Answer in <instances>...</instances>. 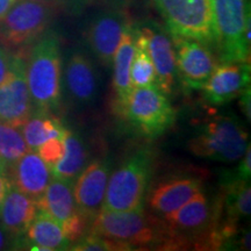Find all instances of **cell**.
Masks as SVG:
<instances>
[{
  "mask_svg": "<svg viewBox=\"0 0 251 251\" xmlns=\"http://www.w3.org/2000/svg\"><path fill=\"white\" fill-rule=\"evenodd\" d=\"M21 131L28 148L36 150L47 141L64 137L67 128H64L61 120L51 115V113L37 111L35 115L31 114L25 122Z\"/></svg>",
  "mask_w": 251,
  "mask_h": 251,
  "instance_id": "24",
  "label": "cell"
},
{
  "mask_svg": "<svg viewBox=\"0 0 251 251\" xmlns=\"http://www.w3.org/2000/svg\"><path fill=\"white\" fill-rule=\"evenodd\" d=\"M251 175V150L250 144L244 152V155L241 158V162L235 170V175L231 178L235 179H243V180H250Z\"/></svg>",
  "mask_w": 251,
  "mask_h": 251,
  "instance_id": "30",
  "label": "cell"
},
{
  "mask_svg": "<svg viewBox=\"0 0 251 251\" xmlns=\"http://www.w3.org/2000/svg\"><path fill=\"white\" fill-rule=\"evenodd\" d=\"M221 62L250 63V0H213Z\"/></svg>",
  "mask_w": 251,
  "mask_h": 251,
  "instance_id": "4",
  "label": "cell"
},
{
  "mask_svg": "<svg viewBox=\"0 0 251 251\" xmlns=\"http://www.w3.org/2000/svg\"><path fill=\"white\" fill-rule=\"evenodd\" d=\"M137 2L141 7H149L150 5H152V0H130V2Z\"/></svg>",
  "mask_w": 251,
  "mask_h": 251,
  "instance_id": "37",
  "label": "cell"
},
{
  "mask_svg": "<svg viewBox=\"0 0 251 251\" xmlns=\"http://www.w3.org/2000/svg\"><path fill=\"white\" fill-rule=\"evenodd\" d=\"M18 0H0V20L5 17V14L9 11Z\"/></svg>",
  "mask_w": 251,
  "mask_h": 251,
  "instance_id": "35",
  "label": "cell"
},
{
  "mask_svg": "<svg viewBox=\"0 0 251 251\" xmlns=\"http://www.w3.org/2000/svg\"><path fill=\"white\" fill-rule=\"evenodd\" d=\"M11 238L13 237L5 230V228L0 224V250H4L8 246H12Z\"/></svg>",
  "mask_w": 251,
  "mask_h": 251,
  "instance_id": "34",
  "label": "cell"
},
{
  "mask_svg": "<svg viewBox=\"0 0 251 251\" xmlns=\"http://www.w3.org/2000/svg\"><path fill=\"white\" fill-rule=\"evenodd\" d=\"M119 115L150 139L161 136L176 121L174 106L157 85L134 87Z\"/></svg>",
  "mask_w": 251,
  "mask_h": 251,
  "instance_id": "6",
  "label": "cell"
},
{
  "mask_svg": "<svg viewBox=\"0 0 251 251\" xmlns=\"http://www.w3.org/2000/svg\"><path fill=\"white\" fill-rule=\"evenodd\" d=\"M35 1H40V2H46V4H50V5H52V2H54L55 0H35Z\"/></svg>",
  "mask_w": 251,
  "mask_h": 251,
  "instance_id": "38",
  "label": "cell"
},
{
  "mask_svg": "<svg viewBox=\"0 0 251 251\" xmlns=\"http://www.w3.org/2000/svg\"><path fill=\"white\" fill-rule=\"evenodd\" d=\"M39 208L35 200L12 184L0 208V224L14 238L15 244L26 234Z\"/></svg>",
  "mask_w": 251,
  "mask_h": 251,
  "instance_id": "20",
  "label": "cell"
},
{
  "mask_svg": "<svg viewBox=\"0 0 251 251\" xmlns=\"http://www.w3.org/2000/svg\"><path fill=\"white\" fill-rule=\"evenodd\" d=\"M225 211L227 213L226 222L238 225V221L247 219L251 213L250 180L229 178L226 180Z\"/></svg>",
  "mask_w": 251,
  "mask_h": 251,
  "instance_id": "25",
  "label": "cell"
},
{
  "mask_svg": "<svg viewBox=\"0 0 251 251\" xmlns=\"http://www.w3.org/2000/svg\"><path fill=\"white\" fill-rule=\"evenodd\" d=\"M64 137L61 139H51L47 141L37 148L35 151L39 153L41 158L47 163V165L51 169L52 165H55L64 151Z\"/></svg>",
  "mask_w": 251,
  "mask_h": 251,
  "instance_id": "29",
  "label": "cell"
},
{
  "mask_svg": "<svg viewBox=\"0 0 251 251\" xmlns=\"http://www.w3.org/2000/svg\"><path fill=\"white\" fill-rule=\"evenodd\" d=\"M54 9L35 0H18L0 20V43L7 49L24 48L45 34Z\"/></svg>",
  "mask_w": 251,
  "mask_h": 251,
  "instance_id": "8",
  "label": "cell"
},
{
  "mask_svg": "<svg viewBox=\"0 0 251 251\" xmlns=\"http://www.w3.org/2000/svg\"><path fill=\"white\" fill-rule=\"evenodd\" d=\"M249 135L234 115H216L199 127L188 143L194 156L212 161H240L249 146Z\"/></svg>",
  "mask_w": 251,
  "mask_h": 251,
  "instance_id": "3",
  "label": "cell"
},
{
  "mask_svg": "<svg viewBox=\"0 0 251 251\" xmlns=\"http://www.w3.org/2000/svg\"><path fill=\"white\" fill-rule=\"evenodd\" d=\"M106 1L112 6V8L121 9V11H125L126 7L130 4V0H106Z\"/></svg>",
  "mask_w": 251,
  "mask_h": 251,
  "instance_id": "36",
  "label": "cell"
},
{
  "mask_svg": "<svg viewBox=\"0 0 251 251\" xmlns=\"http://www.w3.org/2000/svg\"><path fill=\"white\" fill-rule=\"evenodd\" d=\"M17 246H27L31 250L55 251L69 249L70 242L58 222L47 213L39 211Z\"/></svg>",
  "mask_w": 251,
  "mask_h": 251,
  "instance_id": "22",
  "label": "cell"
},
{
  "mask_svg": "<svg viewBox=\"0 0 251 251\" xmlns=\"http://www.w3.org/2000/svg\"><path fill=\"white\" fill-rule=\"evenodd\" d=\"M74 183L52 177L45 193L37 200V208L56 220L70 243L83 236L89 222L76 205L74 197Z\"/></svg>",
  "mask_w": 251,
  "mask_h": 251,
  "instance_id": "9",
  "label": "cell"
},
{
  "mask_svg": "<svg viewBox=\"0 0 251 251\" xmlns=\"http://www.w3.org/2000/svg\"><path fill=\"white\" fill-rule=\"evenodd\" d=\"M109 174V163L96 159L87 164L75 180V201L87 222H92L102 208Z\"/></svg>",
  "mask_w": 251,
  "mask_h": 251,
  "instance_id": "14",
  "label": "cell"
},
{
  "mask_svg": "<svg viewBox=\"0 0 251 251\" xmlns=\"http://www.w3.org/2000/svg\"><path fill=\"white\" fill-rule=\"evenodd\" d=\"M163 226L147 216L143 208L111 211L101 208L92 221L91 233L134 247H148L163 240Z\"/></svg>",
  "mask_w": 251,
  "mask_h": 251,
  "instance_id": "7",
  "label": "cell"
},
{
  "mask_svg": "<svg viewBox=\"0 0 251 251\" xmlns=\"http://www.w3.org/2000/svg\"><path fill=\"white\" fill-rule=\"evenodd\" d=\"M249 62H222L216 64L202 87L203 98L214 106L225 105L250 87Z\"/></svg>",
  "mask_w": 251,
  "mask_h": 251,
  "instance_id": "13",
  "label": "cell"
},
{
  "mask_svg": "<svg viewBox=\"0 0 251 251\" xmlns=\"http://www.w3.org/2000/svg\"><path fill=\"white\" fill-rule=\"evenodd\" d=\"M139 29L146 36L147 48L156 71V85L164 93L170 94L178 80L171 34L156 23H149Z\"/></svg>",
  "mask_w": 251,
  "mask_h": 251,
  "instance_id": "15",
  "label": "cell"
},
{
  "mask_svg": "<svg viewBox=\"0 0 251 251\" xmlns=\"http://www.w3.org/2000/svg\"><path fill=\"white\" fill-rule=\"evenodd\" d=\"M28 150L21 128L0 121V164L9 168Z\"/></svg>",
  "mask_w": 251,
  "mask_h": 251,
  "instance_id": "27",
  "label": "cell"
},
{
  "mask_svg": "<svg viewBox=\"0 0 251 251\" xmlns=\"http://www.w3.org/2000/svg\"><path fill=\"white\" fill-rule=\"evenodd\" d=\"M171 39L178 79L185 89L201 90L216 67L212 51L199 41L178 35H171Z\"/></svg>",
  "mask_w": 251,
  "mask_h": 251,
  "instance_id": "11",
  "label": "cell"
},
{
  "mask_svg": "<svg viewBox=\"0 0 251 251\" xmlns=\"http://www.w3.org/2000/svg\"><path fill=\"white\" fill-rule=\"evenodd\" d=\"M213 212L215 213L209 199L200 191L180 208L165 214L164 225L170 235L168 246H171L172 241L178 240V237H183L184 235L202 234L214 220Z\"/></svg>",
  "mask_w": 251,
  "mask_h": 251,
  "instance_id": "16",
  "label": "cell"
},
{
  "mask_svg": "<svg viewBox=\"0 0 251 251\" xmlns=\"http://www.w3.org/2000/svg\"><path fill=\"white\" fill-rule=\"evenodd\" d=\"M31 114L27 59L21 54H13L7 75L0 83V121L21 128Z\"/></svg>",
  "mask_w": 251,
  "mask_h": 251,
  "instance_id": "10",
  "label": "cell"
},
{
  "mask_svg": "<svg viewBox=\"0 0 251 251\" xmlns=\"http://www.w3.org/2000/svg\"><path fill=\"white\" fill-rule=\"evenodd\" d=\"M12 57H13V54H11L7 48L0 47V83L4 80L5 76L7 75Z\"/></svg>",
  "mask_w": 251,
  "mask_h": 251,
  "instance_id": "32",
  "label": "cell"
},
{
  "mask_svg": "<svg viewBox=\"0 0 251 251\" xmlns=\"http://www.w3.org/2000/svg\"><path fill=\"white\" fill-rule=\"evenodd\" d=\"M152 170L151 150L142 148L128 156L109 176L102 208L122 212L143 208Z\"/></svg>",
  "mask_w": 251,
  "mask_h": 251,
  "instance_id": "2",
  "label": "cell"
},
{
  "mask_svg": "<svg viewBox=\"0 0 251 251\" xmlns=\"http://www.w3.org/2000/svg\"><path fill=\"white\" fill-rule=\"evenodd\" d=\"M199 178L179 176L162 181L153 188L149 198V205L157 214H168L180 208L201 191Z\"/></svg>",
  "mask_w": 251,
  "mask_h": 251,
  "instance_id": "19",
  "label": "cell"
},
{
  "mask_svg": "<svg viewBox=\"0 0 251 251\" xmlns=\"http://www.w3.org/2000/svg\"><path fill=\"white\" fill-rule=\"evenodd\" d=\"M130 23L127 13L112 8L99 12L87 27L86 39L91 51L105 67H111L125 28Z\"/></svg>",
  "mask_w": 251,
  "mask_h": 251,
  "instance_id": "12",
  "label": "cell"
},
{
  "mask_svg": "<svg viewBox=\"0 0 251 251\" xmlns=\"http://www.w3.org/2000/svg\"><path fill=\"white\" fill-rule=\"evenodd\" d=\"M12 186L11 178H9L7 168L5 165L0 164V208H1L2 202H4V199L7 194L8 190Z\"/></svg>",
  "mask_w": 251,
  "mask_h": 251,
  "instance_id": "31",
  "label": "cell"
},
{
  "mask_svg": "<svg viewBox=\"0 0 251 251\" xmlns=\"http://www.w3.org/2000/svg\"><path fill=\"white\" fill-rule=\"evenodd\" d=\"M76 244L71 248L74 251H115V250H131L127 244L109 240L101 235L90 233L86 236H81L76 241Z\"/></svg>",
  "mask_w": 251,
  "mask_h": 251,
  "instance_id": "28",
  "label": "cell"
},
{
  "mask_svg": "<svg viewBox=\"0 0 251 251\" xmlns=\"http://www.w3.org/2000/svg\"><path fill=\"white\" fill-rule=\"evenodd\" d=\"M27 83L37 111L58 109L62 97L61 46L56 34L41 36L27 59Z\"/></svg>",
  "mask_w": 251,
  "mask_h": 251,
  "instance_id": "1",
  "label": "cell"
},
{
  "mask_svg": "<svg viewBox=\"0 0 251 251\" xmlns=\"http://www.w3.org/2000/svg\"><path fill=\"white\" fill-rule=\"evenodd\" d=\"M137 28L129 23L122 33L121 41L113 57V90H114V108L119 114L133 90L130 83V65L135 51Z\"/></svg>",
  "mask_w": 251,
  "mask_h": 251,
  "instance_id": "21",
  "label": "cell"
},
{
  "mask_svg": "<svg viewBox=\"0 0 251 251\" xmlns=\"http://www.w3.org/2000/svg\"><path fill=\"white\" fill-rule=\"evenodd\" d=\"M171 35L215 46L216 31L213 0H152Z\"/></svg>",
  "mask_w": 251,
  "mask_h": 251,
  "instance_id": "5",
  "label": "cell"
},
{
  "mask_svg": "<svg viewBox=\"0 0 251 251\" xmlns=\"http://www.w3.org/2000/svg\"><path fill=\"white\" fill-rule=\"evenodd\" d=\"M241 107H242L244 114L248 118V120H250V87L244 91V92L241 94Z\"/></svg>",
  "mask_w": 251,
  "mask_h": 251,
  "instance_id": "33",
  "label": "cell"
},
{
  "mask_svg": "<svg viewBox=\"0 0 251 251\" xmlns=\"http://www.w3.org/2000/svg\"><path fill=\"white\" fill-rule=\"evenodd\" d=\"M130 83L131 87L156 85V71L150 57L147 40L142 31L137 28L135 51L130 65Z\"/></svg>",
  "mask_w": 251,
  "mask_h": 251,
  "instance_id": "26",
  "label": "cell"
},
{
  "mask_svg": "<svg viewBox=\"0 0 251 251\" xmlns=\"http://www.w3.org/2000/svg\"><path fill=\"white\" fill-rule=\"evenodd\" d=\"M12 184L35 201L42 197L51 180V170L35 150H28L7 168Z\"/></svg>",
  "mask_w": 251,
  "mask_h": 251,
  "instance_id": "17",
  "label": "cell"
},
{
  "mask_svg": "<svg viewBox=\"0 0 251 251\" xmlns=\"http://www.w3.org/2000/svg\"><path fill=\"white\" fill-rule=\"evenodd\" d=\"M65 86L71 98L80 105L97 100L99 79L93 62L83 52L76 51L69 57L64 71Z\"/></svg>",
  "mask_w": 251,
  "mask_h": 251,
  "instance_id": "18",
  "label": "cell"
},
{
  "mask_svg": "<svg viewBox=\"0 0 251 251\" xmlns=\"http://www.w3.org/2000/svg\"><path fill=\"white\" fill-rule=\"evenodd\" d=\"M63 141H64L63 155L50 170L52 177L75 181L87 165L89 150L79 135L70 129H67Z\"/></svg>",
  "mask_w": 251,
  "mask_h": 251,
  "instance_id": "23",
  "label": "cell"
}]
</instances>
